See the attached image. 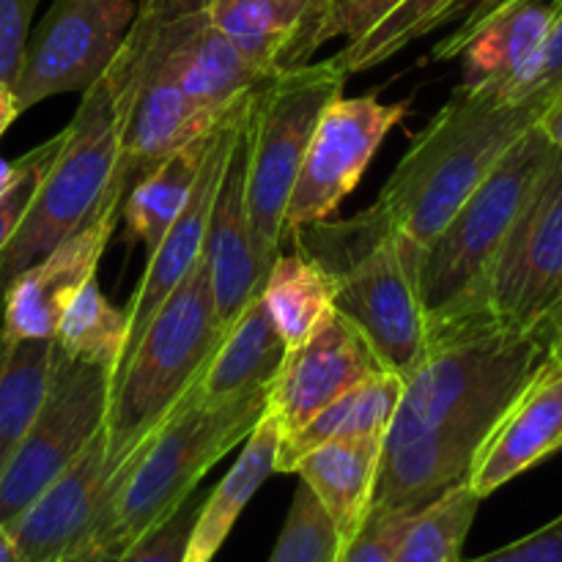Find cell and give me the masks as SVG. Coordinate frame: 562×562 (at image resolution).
Returning a JSON list of instances; mask_svg holds the SVG:
<instances>
[{
	"mask_svg": "<svg viewBox=\"0 0 562 562\" xmlns=\"http://www.w3.org/2000/svg\"><path fill=\"white\" fill-rule=\"evenodd\" d=\"M547 360L538 335L477 329L431 344L404 379L371 510L420 514L470 481L483 442Z\"/></svg>",
	"mask_w": 562,
	"mask_h": 562,
	"instance_id": "cell-1",
	"label": "cell"
},
{
	"mask_svg": "<svg viewBox=\"0 0 562 562\" xmlns=\"http://www.w3.org/2000/svg\"><path fill=\"white\" fill-rule=\"evenodd\" d=\"M333 283V307L368 338L387 371L409 379L431 349L423 307V247L373 203L349 220H318L291 236Z\"/></svg>",
	"mask_w": 562,
	"mask_h": 562,
	"instance_id": "cell-2",
	"label": "cell"
},
{
	"mask_svg": "<svg viewBox=\"0 0 562 562\" xmlns=\"http://www.w3.org/2000/svg\"><path fill=\"white\" fill-rule=\"evenodd\" d=\"M543 110L532 99L508 102L456 88L426 130L412 137L376 206L426 250Z\"/></svg>",
	"mask_w": 562,
	"mask_h": 562,
	"instance_id": "cell-3",
	"label": "cell"
},
{
	"mask_svg": "<svg viewBox=\"0 0 562 562\" xmlns=\"http://www.w3.org/2000/svg\"><path fill=\"white\" fill-rule=\"evenodd\" d=\"M269 387L225 404H206L195 387L168 420L115 470L108 508L88 547L126 549L173 514L201 477L267 415Z\"/></svg>",
	"mask_w": 562,
	"mask_h": 562,
	"instance_id": "cell-4",
	"label": "cell"
},
{
	"mask_svg": "<svg viewBox=\"0 0 562 562\" xmlns=\"http://www.w3.org/2000/svg\"><path fill=\"white\" fill-rule=\"evenodd\" d=\"M223 333L212 274L201 252L110 376L104 445L113 475L201 382Z\"/></svg>",
	"mask_w": 562,
	"mask_h": 562,
	"instance_id": "cell-5",
	"label": "cell"
},
{
	"mask_svg": "<svg viewBox=\"0 0 562 562\" xmlns=\"http://www.w3.org/2000/svg\"><path fill=\"white\" fill-rule=\"evenodd\" d=\"M552 154L547 135L530 126L423 250L420 289L431 344L486 329L481 300L488 269Z\"/></svg>",
	"mask_w": 562,
	"mask_h": 562,
	"instance_id": "cell-6",
	"label": "cell"
},
{
	"mask_svg": "<svg viewBox=\"0 0 562 562\" xmlns=\"http://www.w3.org/2000/svg\"><path fill=\"white\" fill-rule=\"evenodd\" d=\"M349 71L340 58L305 64L274 75L252 93L247 135V212L252 250L267 280L269 267L283 252L285 206L300 176L311 137L324 110L344 97Z\"/></svg>",
	"mask_w": 562,
	"mask_h": 562,
	"instance_id": "cell-7",
	"label": "cell"
},
{
	"mask_svg": "<svg viewBox=\"0 0 562 562\" xmlns=\"http://www.w3.org/2000/svg\"><path fill=\"white\" fill-rule=\"evenodd\" d=\"M115 157V104L108 77L102 75L82 91L58 157L44 170L25 217L0 252V311L11 280L77 234L102 209Z\"/></svg>",
	"mask_w": 562,
	"mask_h": 562,
	"instance_id": "cell-8",
	"label": "cell"
},
{
	"mask_svg": "<svg viewBox=\"0 0 562 562\" xmlns=\"http://www.w3.org/2000/svg\"><path fill=\"white\" fill-rule=\"evenodd\" d=\"M104 77L113 93L119 135V157L104 203L124 209L137 181L146 179L176 148L203 135L214 121L195 108L151 22L140 11H135Z\"/></svg>",
	"mask_w": 562,
	"mask_h": 562,
	"instance_id": "cell-9",
	"label": "cell"
},
{
	"mask_svg": "<svg viewBox=\"0 0 562 562\" xmlns=\"http://www.w3.org/2000/svg\"><path fill=\"white\" fill-rule=\"evenodd\" d=\"M562 305V154L552 159L510 225L481 300L486 329L538 335Z\"/></svg>",
	"mask_w": 562,
	"mask_h": 562,
	"instance_id": "cell-10",
	"label": "cell"
},
{
	"mask_svg": "<svg viewBox=\"0 0 562 562\" xmlns=\"http://www.w3.org/2000/svg\"><path fill=\"white\" fill-rule=\"evenodd\" d=\"M108 401L110 371L69 360L55 349L47 395L0 475V527L9 530L102 431Z\"/></svg>",
	"mask_w": 562,
	"mask_h": 562,
	"instance_id": "cell-11",
	"label": "cell"
},
{
	"mask_svg": "<svg viewBox=\"0 0 562 562\" xmlns=\"http://www.w3.org/2000/svg\"><path fill=\"white\" fill-rule=\"evenodd\" d=\"M409 113V102H382L379 93L338 97L318 119L300 176L285 206L280 241L302 225L329 220L335 209L355 192L371 159L382 148L384 137Z\"/></svg>",
	"mask_w": 562,
	"mask_h": 562,
	"instance_id": "cell-12",
	"label": "cell"
},
{
	"mask_svg": "<svg viewBox=\"0 0 562 562\" xmlns=\"http://www.w3.org/2000/svg\"><path fill=\"white\" fill-rule=\"evenodd\" d=\"M135 11L132 0H53L27 36L14 82L22 113L58 93L88 91L113 64Z\"/></svg>",
	"mask_w": 562,
	"mask_h": 562,
	"instance_id": "cell-13",
	"label": "cell"
},
{
	"mask_svg": "<svg viewBox=\"0 0 562 562\" xmlns=\"http://www.w3.org/2000/svg\"><path fill=\"white\" fill-rule=\"evenodd\" d=\"M137 11L151 22L181 86L209 121L223 119L269 80L214 25L206 0H140Z\"/></svg>",
	"mask_w": 562,
	"mask_h": 562,
	"instance_id": "cell-14",
	"label": "cell"
},
{
	"mask_svg": "<svg viewBox=\"0 0 562 562\" xmlns=\"http://www.w3.org/2000/svg\"><path fill=\"white\" fill-rule=\"evenodd\" d=\"M387 371L366 335L333 307L311 338L285 351L269 387L267 415L274 417L280 439L300 431L324 406L349 393L362 379Z\"/></svg>",
	"mask_w": 562,
	"mask_h": 562,
	"instance_id": "cell-15",
	"label": "cell"
},
{
	"mask_svg": "<svg viewBox=\"0 0 562 562\" xmlns=\"http://www.w3.org/2000/svg\"><path fill=\"white\" fill-rule=\"evenodd\" d=\"M108 445L104 428L88 448L22 510L9 527L22 562H58L88 547L108 508L110 494Z\"/></svg>",
	"mask_w": 562,
	"mask_h": 562,
	"instance_id": "cell-16",
	"label": "cell"
},
{
	"mask_svg": "<svg viewBox=\"0 0 562 562\" xmlns=\"http://www.w3.org/2000/svg\"><path fill=\"white\" fill-rule=\"evenodd\" d=\"M119 220L121 209L102 203L77 234L11 280L0 311V335L5 340H53L66 302L97 278V267Z\"/></svg>",
	"mask_w": 562,
	"mask_h": 562,
	"instance_id": "cell-17",
	"label": "cell"
},
{
	"mask_svg": "<svg viewBox=\"0 0 562 562\" xmlns=\"http://www.w3.org/2000/svg\"><path fill=\"white\" fill-rule=\"evenodd\" d=\"M245 102L236 104L234 110H228V113H225L223 119L214 124L212 143H209L206 159H203V168H201V173H198L195 187H192L190 198H187V206L181 209L179 217L170 223V228L165 231L162 239H159V245L154 247V252L148 256L146 272H143L135 294H132L130 307L124 311L126 313V344H124V357H121V362H124L126 355L135 349V344L140 340V335L146 333V327H148V322L154 318V313L162 307V302L173 294L176 285H179L181 280L190 274V269L195 267V261L201 258L214 192H217L225 154H228L231 137H234L236 124H239V113H241V108H245ZM115 371H119V368H115Z\"/></svg>",
	"mask_w": 562,
	"mask_h": 562,
	"instance_id": "cell-18",
	"label": "cell"
},
{
	"mask_svg": "<svg viewBox=\"0 0 562 562\" xmlns=\"http://www.w3.org/2000/svg\"><path fill=\"white\" fill-rule=\"evenodd\" d=\"M252 97L239 113L228 154H225L223 173L214 192L212 212L203 239V258L212 274L214 302L223 327H228L241 307L261 294L263 272L252 250L250 212H247V135H250Z\"/></svg>",
	"mask_w": 562,
	"mask_h": 562,
	"instance_id": "cell-19",
	"label": "cell"
},
{
	"mask_svg": "<svg viewBox=\"0 0 562 562\" xmlns=\"http://www.w3.org/2000/svg\"><path fill=\"white\" fill-rule=\"evenodd\" d=\"M214 25L261 75L311 64L338 38L335 0H206Z\"/></svg>",
	"mask_w": 562,
	"mask_h": 562,
	"instance_id": "cell-20",
	"label": "cell"
},
{
	"mask_svg": "<svg viewBox=\"0 0 562 562\" xmlns=\"http://www.w3.org/2000/svg\"><path fill=\"white\" fill-rule=\"evenodd\" d=\"M562 450V360L547 357L483 442L467 486L486 499Z\"/></svg>",
	"mask_w": 562,
	"mask_h": 562,
	"instance_id": "cell-21",
	"label": "cell"
},
{
	"mask_svg": "<svg viewBox=\"0 0 562 562\" xmlns=\"http://www.w3.org/2000/svg\"><path fill=\"white\" fill-rule=\"evenodd\" d=\"M554 11L558 0H521L486 22L459 53V88L521 102L541 64Z\"/></svg>",
	"mask_w": 562,
	"mask_h": 562,
	"instance_id": "cell-22",
	"label": "cell"
},
{
	"mask_svg": "<svg viewBox=\"0 0 562 562\" xmlns=\"http://www.w3.org/2000/svg\"><path fill=\"white\" fill-rule=\"evenodd\" d=\"M285 344L263 305L261 294L252 296L239 316L225 327L195 393L206 404H225L256 390L272 387L285 360Z\"/></svg>",
	"mask_w": 562,
	"mask_h": 562,
	"instance_id": "cell-23",
	"label": "cell"
},
{
	"mask_svg": "<svg viewBox=\"0 0 562 562\" xmlns=\"http://www.w3.org/2000/svg\"><path fill=\"white\" fill-rule=\"evenodd\" d=\"M382 445V437L335 439L313 448L294 467L300 481L333 519L344 547L357 536L371 510Z\"/></svg>",
	"mask_w": 562,
	"mask_h": 562,
	"instance_id": "cell-24",
	"label": "cell"
},
{
	"mask_svg": "<svg viewBox=\"0 0 562 562\" xmlns=\"http://www.w3.org/2000/svg\"><path fill=\"white\" fill-rule=\"evenodd\" d=\"M245 442V450L228 470V475L217 483L209 497H203L190 541H187L184 562H212L217 558L241 510L267 483V477L278 472L280 428L274 417L263 415V420L252 428Z\"/></svg>",
	"mask_w": 562,
	"mask_h": 562,
	"instance_id": "cell-25",
	"label": "cell"
},
{
	"mask_svg": "<svg viewBox=\"0 0 562 562\" xmlns=\"http://www.w3.org/2000/svg\"><path fill=\"white\" fill-rule=\"evenodd\" d=\"M404 395V379L393 371H379L324 406L311 423L291 437L280 439L278 472H294L300 459L313 448L335 439H368L387 434Z\"/></svg>",
	"mask_w": 562,
	"mask_h": 562,
	"instance_id": "cell-26",
	"label": "cell"
},
{
	"mask_svg": "<svg viewBox=\"0 0 562 562\" xmlns=\"http://www.w3.org/2000/svg\"><path fill=\"white\" fill-rule=\"evenodd\" d=\"M214 124L203 135L192 137L190 143L176 148L170 157H165L126 195L124 209H121V220L126 223L130 245H143L146 256H151L165 231L170 228V223L187 206V198H190L198 173L203 168V159H206Z\"/></svg>",
	"mask_w": 562,
	"mask_h": 562,
	"instance_id": "cell-27",
	"label": "cell"
},
{
	"mask_svg": "<svg viewBox=\"0 0 562 562\" xmlns=\"http://www.w3.org/2000/svg\"><path fill=\"white\" fill-rule=\"evenodd\" d=\"M261 300L285 349H296L333 311V283L302 250L280 252L261 285Z\"/></svg>",
	"mask_w": 562,
	"mask_h": 562,
	"instance_id": "cell-28",
	"label": "cell"
},
{
	"mask_svg": "<svg viewBox=\"0 0 562 562\" xmlns=\"http://www.w3.org/2000/svg\"><path fill=\"white\" fill-rule=\"evenodd\" d=\"M53 360V340H5L0 335V475L47 395Z\"/></svg>",
	"mask_w": 562,
	"mask_h": 562,
	"instance_id": "cell-29",
	"label": "cell"
},
{
	"mask_svg": "<svg viewBox=\"0 0 562 562\" xmlns=\"http://www.w3.org/2000/svg\"><path fill=\"white\" fill-rule=\"evenodd\" d=\"M53 344L69 360L99 366L113 376L124 357L126 313L110 305L97 278H91L60 311Z\"/></svg>",
	"mask_w": 562,
	"mask_h": 562,
	"instance_id": "cell-30",
	"label": "cell"
},
{
	"mask_svg": "<svg viewBox=\"0 0 562 562\" xmlns=\"http://www.w3.org/2000/svg\"><path fill=\"white\" fill-rule=\"evenodd\" d=\"M464 3H470V0H401L376 25L346 44L344 53H338L340 64L346 66L349 75L382 66L384 60L398 55L412 42L445 25Z\"/></svg>",
	"mask_w": 562,
	"mask_h": 562,
	"instance_id": "cell-31",
	"label": "cell"
},
{
	"mask_svg": "<svg viewBox=\"0 0 562 562\" xmlns=\"http://www.w3.org/2000/svg\"><path fill=\"white\" fill-rule=\"evenodd\" d=\"M483 499L459 486L412 519L393 562H459Z\"/></svg>",
	"mask_w": 562,
	"mask_h": 562,
	"instance_id": "cell-32",
	"label": "cell"
},
{
	"mask_svg": "<svg viewBox=\"0 0 562 562\" xmlns=\"http://www.w3.org/2000/svg\"><path fill=\"white\" fill-rule=\"evenodd\" d=\"M340 549L344 543L333 519L300 481L269 562H338Z\"/></svg>",
	"mask_w": 562,
	"mask_h": 562,
	"instance_id": "cell-33",
	"label": "cell"
},
{
	"mask_svg": "<svg viewBox=\"0 0 562 562\" xmlns=\"http://www.w3.org/2000/svg\"><path fill=\"white\" fill-rule=\"evenodd\" d=\"M201 505L203 497L192 492L173 514H168L159 525L143 532L137 541H132L119 562H184L187 541H190Z\"/></svg>",
	"mask_w": 562,
	"mask_h": 562,
	"instance_id": "cell-34",
	"label": "cell"
},
{
	"mask_svg": "<svg viewBox=\"0 0 562 562\" xmlns=\"http://www.w3.org/2000/svg\"><path fill=\"white\" fill-rule=\"evenodd\" d=\"M64 140H66V126L58 132V135L44 140L42 146L31 148V162H27L25 173H22L20 179H16V184L0 198V252H3V247L9 245L11 236H14L16 225H20L22 217H25L27 206H31L33 195H36L38 181H42L44 170L53 165V159L58 157Z\"/></svg>",
	"mask_w": 562,
	"mask_h": 562,
	"instance_id": "cell-35",
	"label": "cell"
},
{
	"mask_svg": "<svg viewBox=\"0 0 562 562\" xmlns=\"http://www.w3.org/2000/svg\"><path fill=\"white\" fill-rule=\"evenodd\" d=\"M417 514H379L368 510L357 536L340 549L338 562H393Z\"/></svg>",
	"mask_w": 562,
	"mask_h": 562,
	"instance_id": "cell-36",
	"label": "cell"
},
{
	"mask_svg": "<svg viewBox=\"0 0 562 562\" xmlns=\"http://www.w3.org/2000/svg\"><path fill=\"white\" fill-rule=\"evenodd\" d=\"M38 0H0V80L14 86Z\"/></svg>",
	"mask_w": 562,
	"mask_h": 562,
	"instance_id": "cell-37",
	"label": "cell"
},
{
	"mask_svg": "<svg viewBox=\"0 0 562 562\" xmlns=\"http://www.w3.org/2000/svg\"><path fill=\"white\" fill-rule=\"evenodd\" d=\"M459 562H562V514L541 530L530 532L521 541L508 543L492 554H483L477 560Z\"/></svg>",
	"mask_w": 562,
	"mask_h": 562,
	"instance_id": "cell-38",
	"label": "cell"
},
{
	"mask_svg": "<svg viewBox=\"0 0 562 562\" xmlns=\"http://www.w3.org/2000/svg\"><path fill=\"white\" fill-rule=\"evenodd\" d=\"M562 93V0H558V11H554L552 27H549L547 44H543L541 64H538L536 77L527 86L525 97L532 99V102L549 108L554 97Z\"/></svg>",
	"mask_w": 562,
	"mask_h": 562,
	"instance_id": "cell-39",
	"label": "cell"
},
{
	"mask_svg": "<svg viewBox=\"0 0 562 562\" xmlns=\"http://www.w3.org/2000/svg\"><path fill=\"white\" fill-rule=\"evenodd\" d=\"M516 3H521V0H475V3L470 5V11H467L464 20H461V25L456 27L448 38H442V42L434 47V58L456 60L459 58L461 49L467 47V42H470V38L475 36V33L481 31L486 22H492L494 16L503 14L505 9H510V5H516Z\"/></svg>",
	"mask_w": 562,
	"mask_h": 562,
	"instance_id": "cell-40",
	"label": "cell"
},
{
	"mask_svg": "<svg viewBox=\"0 0 562 562\" xmlns=\"http://www.w3.org/2000/svg\"><path fill=\"white\" fill-rule=\"evenodd\" d=\"M401 0H335V27L338 36L349 42L360 38L368 27L376 25Z\"/></svg>",
	"mask_w": 562,
	"mask_h": 562,
	"instance_id": "cell-41",
	"label": "cell"
},
{
	"mask_svg": "<svg viewBox=\"0 0 562 562\" xmlns=\"http://www.w3.org/2000/svg\"><path fill=\"white\" fill-rule=\"evenodd\" d=\"M538 130L547 135V140L562 154V93L549 102V108L543 110L541 119H538Z\"/></svg>",
	"mask_w": 562,
	"mask_h": 562,
	"instance_id": "cell-42",
	"label": "cell"
},
{
	"mask_svg": "<svg viewBox=\"0 0 562 562\" xmlns=\"http://www.w3.org/2000/svg\"><path fill=\"white\" fill-rule=\"evenodd\" d=\"M538 338L547 346V357H558V360H562V305L552 313V318L543 324Z\"/></svg>",
	"mask_w": 562,
	"mask_h": 562,
	"instance_id": "cell-43",
	"label": "cell"
},
{
	"mask_svg": "<svg viewBox=\"0 0 562 562\" xmlns=\"http://www.w3.org/2000/svg\"><path fill=\"white\" fill-rule=\"evenodd\" d=\"M124 549H113V547H82L77 552L66 554L58 562H119Z\"/></svg>",
	"mask_w": 562,
	"mask_h": 562,
	"instance_id": "cell-44",
	"label": "cell"
},
{
	"mask_svg": "<svg viewBox=\"0 0 562 562\" xmlns=\"http://www.w3.org/2000/svg\"><path fill=\"white\" fill-rule=\"evenodd\" d=\"M20 104H16V93H14V86H9V82L0 80V137L5 135V130H9L11 124L16 121V115H20Z\"/></svg>",
	"mask_w": 562,
	"mask_h": 562,
	"instance_id": "cell-45",
	"label": "cell"
},
{
	"mask_svg": "<svg viewBox=\"0 0 562 562\" xmlns=\"http://www.w3.org/2000/svg\"><path fill=\"white\" fill-rule=\"evenodd\" d=\"M27 162H31V151L22 154L20 159H0V198H3L5 192L16 184V179L25 173Z\"/></svg>",
	"mask_w": 562,
	"mask_h": 562,
	"instance_id": "cell-46",
	"label": "cell"
},
{
	"mask_svg": "<svg viewBox=\"0 0 562 562\" xmlns=\"http://www.w3.org/2000/svg\"><path fill=\"white\" fill-rule=\"evenodd\" d=\"M0 562H22L20 554H16L14 541H11V536H9V530H5V527H0Z\"/></svg>",
	"mask_w": 562,
	"mask_h": 562,
	"instance_id": "cell-47",
	"label": "cell"
}]
</instances>
